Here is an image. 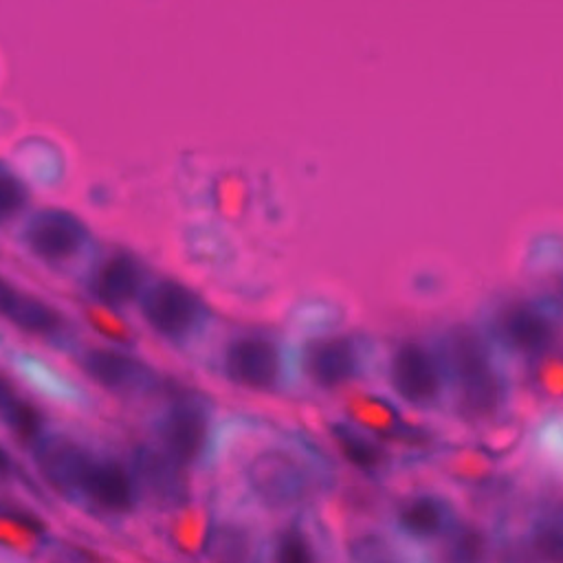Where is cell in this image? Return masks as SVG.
<instances>
[{"mask_svg": "<svg viewBox=\"0 0 563 563\" xmlns=\"http://www.w3.org/2000/svg\"><path fill=\"white\" fill-rule=\"evenodd\" d=\"M209 365L231 385L260 396H282L292 385L290 347L282 332L264 325H235L213 347Z\"/></svg>", "mask_w": 563, "mask_h": 563, "instance_id": "obj_1", "label": "cell"}, {"mask_svg": "<svg viewBox=\"0 0 563 563\" xmlns=\"http://www.w3.org/2000/svg\"><path fill=\"white\" fill-rule=\"evenodd\" d=\"M73 361L101 391L123 400L158 398L167 380L147 361L114 345L81 343Z\"/></svg>", "mask_w": 563, "mask_h": 563, "instance_id": "obj_6", "label": "cell"}, {"mask_svg": "<svg viewBox=\"0 0 563 563\" xmlns=\"http://www.w3.org/2000/svg\"><path fill=\"white\" fill-rule=\"evenodd\" d=\"M152 277L150 264L136 251L110 246L97 253L81 275V284L95 303L119 312L139 306V299Z\"/></svg>", "mask_w": 563, "mask_h": 563, "instance_id": "obj_7", "label": "cell"}, {"mask_svg": "<svg viewBox=\"0 0 563 563\" xmlns=\"http://www.w3.org/2000/svg\"><path fill=\"white\" fill-rule=\"evenodd\" d=\"M499 330L504 339L519 352H541L554 336L552 323L541 312L523 303L506 308L499 319Z\"/></svg>", "mask_w": 563, "mask_h": 563, "instance_id": "obj_18", "label": "cell"}, {"mask_svg": "<svg viewBox=\"0 0 563 563\" xmlns=\"http://www.w3.org/2000/svg\"><path fill=\"white\" fill-rule=\"evenodd\" d=\"M391 387L411 405L431 402L438 396L440 378L431 354L418 343H402L389 363Z\"/></svg>", "mask_w": 563, "mask_h": 563, "instance_id": "obj_15", "label": "cell"}, {"mask_svg": "<svg viewBox=\"0 0 563 563\" xmlns=\"http://www.w3.org/2000/svg\"><path fill=\"white\" fill-rule=\"evenodd\" d=\"M31 453L46 488L64 501L79 504L81 486L97 451L77 433L51 429Z\"/></svg>", "mask_w": 563, "mask_h": 563, "instance_id": "obj_8", "label": "cell"}, {"mask_svg": "<svg viewBox=\"0 0 563 563\" xmlns=\"http://www.w3.org/2000/svg\"><path fill=\"white\" fill-rule=\"evenodd\" d=\"M2 317L24 336L57 352L73 354L81 345L79 328L70 314L37 292L18 288Z\"/></svg>", "mask_w": 563, "mask_h": 563, "instance_id": "obj_10", "label": "cell"}, {"mask_svg": "<svg viewBox=\"0 0 563 563\" xmlns=\"http://www.w3.org/2000/svg\"><path fill=\"white\" fill-rule=\"evenodd\" d=\"M15 292H18V286L0 273V317L4 314V310H7L9 301L13 299V295H15Z\"/></svg>", "mask_w": 563, "mask_h": 563, "instance_id": "obj_32", "label": "cell"}, {"mask_svg": "<svg viewBox=\"0 0 563 563\" xmlns=\"http://www.w3.org/2000/svg\"><path fill=\"white\" fill-rule=\"evenodd\" d=\"M15 482H29L15 462V457L7 451V446L0 442V486H9Z\"/></svg>", "mask_w": 563, "mask_h": 563, "instance_id": "obj_29", "label": "cell"}, {"mask_svg": "<svg viewBox=\"0 0 563 563\" xmlns=\"http://www.w3.org/2000/svg\"><path fill=\"white\" fill-rule=\"evenodd\" d=\"M44 543V528L40 521L15 512L7 510L0 512V548L7 552L15 554H33L42 548Z\"/></svg>", "mask_w": 563, "mask_h": 563, "instance_id": "obj_23", "label": "cell"}, {"mask_svg": "<svg viewBox=\"0 0 563 563\" xmlns=\"http://www.w3.org/2000/svg\"><path fill=\"white\" fill-rule=\"evenodd\" d=\"M442 563H486V541L475 528L457 530L444 548Z\"/></svg>", "mask_w": 563, "mask_h": 563, "instance_id": "obj_26", "label": "cell"}, {"mask_svg": "<svg viewBox=\"0 0 563 563\" xmlns=\"http://www.w3.org/2000/svg\"><path fill=\"white\" fill-rule=\"evenodd\" d=\"M81 319L84 323L97 332L101 339L112 343L114 347H136L139 345V334L132 328L128 319H123L117 310L106 308L95 301L81 303Z\"/></svg>", "mask_w": 563, "mask_h": 563, "instance_id": "obj_22", "label": "cell"}, {"mask_svg": "<svg viewBox=\"0 0 563 563\" xmlns=\"http://www.w3.org/2000/svg\"><path fill=\"white\" fill-rule=\"evenodd\" d=\"M18 249L55 275L86 273L99 253L92 229L70 209L46 205L33 209L15 233Z\"/></svg>", "mask_w": 563, "mask_h": 563, "instance_id": "obj_4", "label": "cell"}, {"mask_svg": "<svg viewBox=\"0 0 563 563\" xmlns=\"http://www.w3.org/2000/svg\"><path fill=\"white\" fill-rule=\"evenodd\" d=\"M202 556L207 563H268L257 523L238 512H224L216 519Z\"/></svg>", "mask_w": 563, "mask_h": 563, "instance_id": "obj_14", "label": "cell"}, {"mask_svg": "<svg viewBox=\"0 0 563 563\" xmlns=\"http://www.w3.org/2000/svg\"><path fill=\"white\" fill-rule=\"evenodd\" d=\"M240 484L264 512L297 510L312 493L314 479L306 455L282 438L257 444L240 464Z\"/></svg>", "mask_w": 563, "mask_h": 563, "instance_id": "obj_5", "label": "cell"}, {"mask_svg": "<svg viewBox=\"0 0 563 563\" xmlns=\"http://www.w3.org/2000/svg\"><path fill=\"white\" fill-rule=\"evenodd\" d=\"M31 202L33 194L26 180L9 163L0 161V231L22 224V220L31 213Z\"/></svg>", "mask_w": 563, "mask_h": 563, "instance_id": "obj_21", "label": "cell"}, {"mask_svg": "<svg viewBox=\"0 0 563 563\" xmlns=\"http://www.w3.org/2000/svg\"><path fill=\"white\" fill-rule=\"evenodd\" d=\"M158 398L161 407L152 418L154 444L185 471L209 466L218 457L222 440L213 400L169 378Z\"/></svg>", "mask_w": 563, "mask_h": 563, "instance_id": "obj_2", "label": "cell"}, {"mask_svg": "<svg viewBox=\"0 0 563 563\" xmlns=\"http://www.w3.org/2000/svg\"><path fill=\"white\" fill-rule=\"evenodd\" d=\"M20 396V387L15 383V378L0 367V418L4 416V411L11 407V402Z\"/></svg>", "mask_w": 563, "mask_h": 563, "instance_id": "obj_30", "label": "cell"}, {"mask_svg": "<svg viewBox=\"0 0 563 563\" xmlns=\"http://www.w3.org/2000/svg\"><path fill=\"white\" fill-rule=\"evenodd\" d=\"M268 563H319L317 545L301 521L284 523L268 548Z\"/></svg>", "mask_w": 563, "mask_h": 563, "instance_id": "obj_20", "label": "cell"}, {"mask_svg": "<svg viewBox=\"0 0 563 563\" xmlns=\"http://www.w3.org/2000/svg\"><path fill=\"white\" fill-rule=\"evenodd\" d=\"M101 563H121V561H101Z\"/></svg>", "mask_w": 563, "mask_h": 563, "instance_id": "obj_33", "label": "cell"}, {"mask_svg": "<svg viewBox=\"0 0 563 563\" xmlns=\"http://www.w3.org/2000/svg\"><path fill=\"white\" fill-rule=\"evenodd\" d=\"M347 413L358 422V424H365L369 429H376V431H383L391 424L394 416L391 411L376 398H369V396H352L347 400Z\"/></svg>", "mask_w": 563, "mask_h": 563, "instance_id": "obj_27", "label": "cell"}, {"mask_svg": "<svg viewBox=\"0 0 563 563\" xmlns=\"http://www.w3.org/2000/svg\"><path fill=\"white\" fill-rule=\"evenodd\" d=\"M143 325L178 354H196L211 339L218 317L207 299L172 275H154L139 299Z\"/></svg>", "mask_w": 563, "mask_h": 563, "instance_id": "obj_3", "label": "cell"}, {"mask_svg": "<svg viewBox=\"0 0 563 563\" xmlns=\"http://www.w3.org/2000/svg\"><path fill=\"white\" fill-rule=\"evenodd\" d=\"M451 361L466 407L479 416L493 413L499 405V380L482 341L468 330H457L451 339Z\"/></svg>", "mask_w": 563, "mask_h": 563, "instance_id": "obj_13", "label": "cell"}, {"mask_svg": "<svg viewBox=\"0 0 563 563\" xmlns=\"http://www.w3.org/2000/svg\"><path fill=\"white\" fill-rule=\"evenodd\" d=\"M242 198V191L238 187V180H227L222 185V196H220V207L229 213V216H235L238 213V202Z\"/></svg>", "mask_w": 563, "mask_h": 563, "instance_id": "obj_31", "label": "cell"}, {"mask_svg": "<svg viewBox=\"0 0 563 563\" xmlns=\"http://www.w3.org/2000/svg\"><path fill=\"white\" fill-rule=\"evenodd\" d=\"M295 367L314 389L330 391L358 376V343L347 334H321L303 341L295 354Z\"/></svg>", "mask_w": 563, "mask_h": 563, "instance_id": "obj_11", "label": "cell"}, {"mask_svg": "<svg viewBox=\"0 0 563 563\" xmlns=\"http://www.w3.org/2000/svg\"><path fill=\"white\" fill-rule=\"evenodd\" d=\"M0 424L18 446L29 451H33L40 444V440L51 431L46 409L24 394H20L11 402V407L0 418Z\"/></svg>", "mask_w": 563, "mask_h": 563, "instance_id": "obj_19", "label": "cell"}, {"mask_svg": "<svg viewBox=\"0 0 563 563\" xmlns=\"http://www.w3.org/2000/svg\"><path fill=\"white\" fill-rule=\"evenodd\" d=\"M400 523L413 537H435L444 526V508L429 497L413 499L402 508Z\"/></svg>", "mask_w": 563, "mask_h": 563, "instance_id": "obj_25", "label": "cell"}, {"mask_svg": "<svg viewBox=\"0 0 563 563\" xmlns=\"http://www.w3.org/2000/svg\"><path fill=\"white\" fill-rule=\"evenodd\" d=\"M7 356L11 358L15 374L24 383H29L40 396L51 398L55 402L73 405V407H84V402H86L84 391L70 378H66L62 372H57V367L46 363L44 358L31 354V352H24V350H13Z\"/></svg>", "mask_w": 563, "mask_h": 563, "instance_id": "obj_16", "label": "cell"}, {"mask_svg": "<svg viewBox=\"0 0 563 563\" xmlns=\"http://www.w3.org/2000/svg\"><path fill=\"white\" fill-rule=\"evenodd\" d=\"M139 495L156 510H178L189 501L187 471L154 442H134L128 457Z\"/></svg>", "mask_w": 563, "mask_h": 563, "instance_id": "obj_12", "label": "cell"}, {"mask_svg": "<svg viewBox=\"0 0 563 563\" xmlns=\"http://www.w3.org/2000/svg\"><path fill=\"white\" fill-rule=\"evenodd\" d=\"M139 501L141 495L130 462L110 451H97L81 486L79 506L101 519H125Z\"/></svg>", "mask_w": 563, "mask_h": 563, "instance_id": "obj_9", "label": "cell"}, {"mask_svg": "<svg viewBox=\"0 0 563 563\" xmlns=\"http://www.w3.org/2000/svg\"><path fill=\"white\" fill-rule=\"evenodd\" d=\"M332 440L339 446L341 455L361 471H374L383 462V453L367 438L350 429L347 424H332Z\"/></svg>", "mask_w": 563, "mask_h": 563, "instance_id": "obj_24", "label": "cell"}, {"mask_svg": "<svg viewBox=\"0 0 563 563\" xmlns=\"http://www.w3.org/2000/svg\"><path fill=\"white\" fill-rule=\"evenodd\" d=\"M534 543L548 563H563V523H545Z\"/></svg>", "mask_w": 563, "mask_h": 563, "instance_id": "obj_28", "label": "cell"}, {"mask_svg": "<svg viewBox=\"0 0 563 563\" xmlns=\"http://www.w3.org/2000/svg\"><path fill=\"white\" fill-rule=\"evenodd\" d=\"M211 526L213 521L209 506L205 501H187L172 512L167 523V541L180 556L196 559L205 554Z\"/></svg>", "mask_w": 563, "mask_h": 563, "instance_id": "obj_17", "label": "cell"}]
</instances>
